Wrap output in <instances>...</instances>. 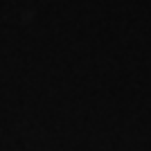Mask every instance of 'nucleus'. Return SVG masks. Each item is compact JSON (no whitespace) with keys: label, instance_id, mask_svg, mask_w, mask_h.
I'll return each mask as SVG.
<instances>
[]
</instances>
